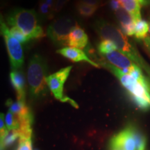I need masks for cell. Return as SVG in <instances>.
<instances>
[{"label": "cell", "mask_w": 150, "mask_h": 150, "mask_svg": "<svg viewBox=\"0 0 150 150\" xmlns=\"http://www.w3.org/2000/svg\"><path fill=\"white\" fill-rule=\"evenodd\" d=\"M106 68L113 73L116 77H117L124 88L128 91L131 99L136 103L140 109L147 110L150 108V89L142 85L136 79L130 74H125L120 69L117 68L110 63H103Z\"/></svg>", "instance_id": "obj_1"}, {"label": "cell", "mask_w": 150, "mask_h": 150, "mask_svg": "<svg viewBox=\"0 0 150 150\" xmlns=\"http://www.w3.org/2000/svg\"><path fill=\"white\" fill-rule=\"evenodd\" d=\"M6 20L8 25L18 27L30 40L40 39L45 35L34 9H13L8 14Z\"/></svg>", "instance_id": "obj_2"}, {"label": "cell", "mask_w": 150, "mask_h": 150, "mask_svg": "<svg viewBox=\"0 0 150 150\" xmlns=\"http://www.w3.org/2000/svg\"><path fill=\"white\" fill-rule=\"evenodd\" d=\"M47 65L42 56L34 54L29 60L27 68V81L30 95L34 99L44 96L47 92Z\"/></svg>", "instance_id": "obj_3"}, {"label": "cell", "mask_w": 150, "mask_h": 150, "mask_svg": "<svg viewBox=\"0 0 150 150\" xmlns=\"http://www.w3.org/2000/svg\"><path fill=\"white\" fill-rule=\"evenodd\" d=\"M76 24L77 22L72 17H59L50 24L47 34L56 45L67 46L68 45L69 35Z\"/></svg>", "instance_id": "obj_4"}, {"label": "cell", "mask_w": 150, "mask_h": 150, "mask_svg": "<svg viewBox=\"0 0 150 150\" xmlns=\"http://www.w3.org/2000/svg\"><path fill=\"white\" fill-rule=\"evenodd\" d=\"M1 33L4 38L9 61L13 70H20L24 63V54L21 44L11 34L5 22L1 20Z\"/></svg>", "instance_id": "obj_5"}, {"label": "cell", "mask_w": 150, "mask_h": 150, "mask_svg": "<svg viewBox=\"0 0 150 150\" xmlns=\"http://www.w3.org/2000/svg\"><path fill=\"white\" fill-rule=\"evenodd\" d=\"M72 68V66H68L62 68L58 72L47 76L46 81L49 88L50 89L56 99L63 102H70L73 106L77 108L78 106L75 102L72 101L69 97H65L63 95V86H64V84L70 74Z\"/></svg>", "instance_id": "obj_6"}, {"label": "cell", "mask_w": 150, "mask_h": 150, "mask_svg": "<svg viewBox=\"0 0 150 150\" xmlns=\"http://www.w3.org/2000/svg\"><path fill=\"white\" fill-rule=\"evenodd\" d=\"M111 150H136V142L132 133V126L127 127L112 138Z\"/></svg>", "instance_id": "obj_7"}, {"label": "cell", "mask_w": 150, "mask_h": 150, "mask_svg": "<svg viewBox=\"0 0 150 150\" xmlns=\"http://www.w3.org/2000/svg\"><path fill=\"white\" fill-rule=\"evenodd\" d=\"M104 56L110 64L120 70H129L131 72L138 67L125 54L118 50H113L110 53L105 54Z\"/></svg>", "instance_id": "obj_8"}, {"label": "cell", "mask_w": 150, "mask_h": 150, "mask_svg": "<svg viewBox=\"0 0 150 150\" xmlns=\"http://www.w3.org/2000/svg\"><path fill=\"white\" fill-rule=\"evenodd\" d=\"M56 52L72 62L77 63V62L84 61L88 63L90 65H93V67H98V68L100 67L99 64L92 61L90 58L88 57L85 52L80 49L71 47H64L58 50Z\"/></svg>", "instance_id": "obj_9"}, {"label": "cell", "mask_w": 150, "mask_h": 150, "mask_svg": "<svg viewBox=\"0 0 150 150\" xmlns=\"http://www.w3.org/2000/svg\"><path fill=\"white\" fill-rule=\"evenodd\" d=\"M115 16L120 24L122 32L128 36H134L136 20L131 15L122 7L115 11Z\"/></svg>", "instance_id": "obj_10"}, {"label": "cell", "mask_w": 150, "mask_h": 150, "mask_svg": "<svg viewBox=\"0 0 150 150\" xmlns=\"http://www.w3.org/2000/svg\"><path fill=\"white\" fill-rule=\"evenodd\" d=\"M88 42V37L85 31L81 28L78 24L73 28L69 35L68 45L71 47L84 49Z\"/></svg>", "instance_id": "obj_11"}, {"label": "cell", "mask_w": 150, "mask_h": 150, "mask_svg": "<svg viewBox=\"0 0 150 150\" xmlns=\"http://www.w3.org/2000/svg\"><path fill=\"white\" fill-rule=\"evenodd\" d=\"M10 79L16 91L18 100L25 102L26 81L23 73L19 70H12L10 73Z\"/></svg>", "instance_id": "obj_12"}, {"label": "cell", "mask_w": 150, "mask_h": 150, "mask_svg": "<svg viewBox=\"0 0 150 150\" xmlns=\"http://www.w3.org/2000/svg\"><path fill=\"white\" fill-rule=\"evenodd\" d=\"M6 105L9 106V111L15 114L19 120L32 117L31 110L24 102L17 100V102H13L11 99H8Z\"/></svg>", "instance_id": "obj_13"}, {"label": "cell", "mask_w": 150, "mask_h": 150, "mask_svg": "<svg viewBox=\"0 0 150 150\" xmlns=\"http://www.w3.org/2000/svg\"><path fill=\"white\" fill-rule=\"evenodd\" d=\"M122 8L128 11L131 16L134 17L135 20H140L141 18V6L137 1V0H119Z\"/></svg>", "instance_id": "obj_14"}, {"label": "cell", "mask_w": 150, "mask_h": 150, "mask_svg": "<svg viewBox=\"0 0 150 150\" xmlns=\"http://www.w3.org/2000/svg\"><path fill=\"white\" fill-rule=\"evenodd\" d=\"M149 35V24L143 19L136 20L134 36L138 40H142Z\"/></svg>", "instance_id": "obj_15"}, {"label": "cell", "mask_w": 150, "mask_h": 150, "mask_svg": "<svg viewBox=\"0 0 150 150\" xmlns=\"http://www.w3.org/2000/svg\"><path fill=\"white\" fill-rule=\"evenodd\" d=\"M98 8L99 7L97 6L84 3L81 0H78L76 3V11L81 16L84 18H90L93 16Z\"/></svg>", "instance_id": "obj_16"}, {"label": "cell", "mask_w": 150, "mask_h": 150, "mask_svg": "<svg viewBox=\"0 0 150 150\" xmlns=\"http://www.w3.org/2000/svg\"><path fill=\"white\" fill-rule=\"evenodd\" d=\"M54 13H55V12H54V9H52L50 6H48L42 0H39L38 14L39 18L41 20H52L54 18Z\"/></svg>", "instance_id": "obj_17"}, {"label": "cell", "mask_w": 150, "mask_h": 150, "mask_svg": "<svg viewBox=\"0 0 150 150\" xmlns=\"http://www.w3.org/2000/svg\"><path fill=\"white\" fill-rule=\"evenodd\" d=\"M6 125L8 131L11 130H18L20 129V121L18 117L15 114L8 111L7 112L5 118Z\"/></svg>", "instance_id": "obj_18"}, {"label": "cell", "mask_w": 150, "mask_h": 150, "mask_svg": "<svg viewBox=\"0 0 150 150\" xmlns=\"http://www.w3.org/2000/svg\"><path fill=\"white\" fill-rule=\"evenodd\" d=\"M132 133L136 142V150H145L146 147L145 137L137 129L132 126Z\"/></svg>", "instance_id": "obj_19"}, {"label": "cell", "mask_w": 150, "mask_h": 150, "mask_svg": "<svg viewBox=\"0 0 150 150\" xmlns=\"http://www.w3.org/2000/svg\"><path fill=\"white\" fill-rule=\"evenodd\" d=\"M18 138H20L18 130L9 131L5 138L1 140V150H5L7 147L12 145Z\"/></svg>", "instance_id": "obj_20"}, {"label": "cell", "mask_w": 150, "mask_h": 150, "mask_svg": "<svg viewBox=\"0 0 150 150\" xmlns=\"http://www.w3.org/2000/svg\"><path fill=\"white\" fill-rule=\"evenodd\" d=\"M97 50H98L99 54L105 55L113 50H117V47L112 41L109 40H102L97 45Z\"/></svg>", "instance_id": "obj_21"}, {"label": "cell", "mask_w": 150, "mask_h": 150, "mask_svg": "<svg viewBox=\"0 0 150 150\" xmlns=\"http://www.w3.org/2000/svg\"><path fill=\"white\" fill-rule=\"evenodd\" d=\"M11 34L16 38L22 44H26L30 40V39L23 33L21 29L17 27H12L10 29Z\"/></svg>", "instance_id": "obj_22"}, {"label": "cell", "mask_w": 150, "mask_h": 150, "mask_svg": "<svg viewBox=\"0 0 150 150\" xmlns=\"http://www.w3.org/2000/svg\"><path fill=\"white\" fill-rule=\"evenodd\" d=\"M8 130L7 129L6 125H5L4 122V115L3 113H1L0 117V132H1V140H3L8 133Z\"/></svg>", "instance_id": "obj_23"}, {"label": "cell", "mask_w": 150, "mask_h": 150, "mask_svg": "<svg viewBox=\"0 0 150 150\" xmlns=\"http://www.w3.org/2000/svg\"><path fill=\"white\" fill-rule=\"evenodd\" d=\"M17 150H32L31 139L20 140V145Z\"/></svg>", "instance_id": "obj_24"}, {"label": "cell", "mask_w": 150, "mask_h": 150, "mask_svg": "<svg viewBox=\"0 0 150 150\" xmlns=\"http://www.w3.org/2000/svg\"><path fill=\"white\" fill-rule=\"evenodd\" d=\"M69 1L70 0H56L55 7H54V12L59 13V11H61Z\"/></svg>", "instance_id": "obj_25"}, {"label": "cell", "mask_w": 150, "mask_h": 150, "mask_svg": "<svg viewBox=\"0 0 150 150\" xmlns=\"http://www.w3.org/2000/svg\"><path fill=\"white\" fill-rule=\"evenodd\" d=\"M140 41L142 42L144 47H145L146 51L147 52L148 54L150 56V35H148L147 37H145V38L142 39V40Z\"/></svg>", "instance_id": "obj_26"}, {"label": "cell", "mask_w": 150, "mask_h": 150, "mask_svg": "<svg viewBox=\"0 0 150 150\" xmlns=\"http://www.w3.org/2000/svg\"><path fill=\"white\" fill-rule=\"evenodd\" d=\"M110 6L112 11H117L118 9L121 8L122 5L120 2L119 1V0H110Z\"/></svg>", "instance_id": "obj_27"}, {"label": "cell", "mask_w": 150, "mask_h": 150, "mask_svg": "<svg viewBox=\"0 0 150 150\" xmlns=\"http://www.w3.org/2000/svg\"><path fill=\"white\" fill-rule=\"evenodd\" d=\"M81 1L86 4H88L99 7L100 6H102L103 0H81Z\"/></svg>", "instance_id": "obj_28"}, {"label": "cell", "mask_w": 150, "mask_h": 150, "mask_svg": "<svg viewBox=\"0 0 150 150\" xmlns=\"http://www.w3.org/2000/svg\"><path fill=\"white\" fill-rule=\"evenodd\" d=\"M42 1H45L48 6H50L51 7L52 9H54V7H55L56 0H42Z\"/></svg>", "instance_id": "obj_29"}, {"label": "cell", "mask_w": 150, "mask_h": 150, "mask_svg": "<svg viewBox=\"0 0 150 150\" xmlns=\"http://www.w3.org/2000/svg\"><path fill=\"white\" fill-rule=\"evenodd\" d=\"M143 4H142V6H145L150 5V0H142Z\"/></svg>", "instance_id": "obj_30"}, {"label": "cell", "mask_w": 150, "mask_h": 150, "mask_svg": "<svg viewBox=\"0 0 150 150\" xmlns=\"http://www.w3.org/2000/svg\"><path fill=\"white\" fill-rule=\"evenodd\" d=\"M148 24H149V35H150V15H149V20H148Z\"/></svg>", "instance_id": "obj_31"}]
</instances>
